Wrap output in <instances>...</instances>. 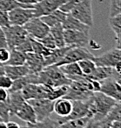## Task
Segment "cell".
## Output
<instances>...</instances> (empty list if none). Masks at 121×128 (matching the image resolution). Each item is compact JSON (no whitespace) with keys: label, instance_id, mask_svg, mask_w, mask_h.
Wrapping results in <instances>:
<instances>
[{"label":"cell","instance_id":"1","mask_svg":"<svg viewBox=\"0 0 121 128\" xmlns=\"http://www.w3.org/2000/svg\"><path fill=\"white\" fill-rule=\"evenodd\" d=\"M117 103H118L117 100L101 92H95L91 97L87 116L92 118V121H99L108 114Z\"/></svg>","mask_w":121,"mask_h":128},{"label":"cell","instance_id":"2","mask_svg":"<svg viewBox=\"0 0 121 128\" xmlns=\"http://www.w3.org/2000/svg\"><path fill=\"white\" fill-rule=\"evenodd\" d=\"M72 80L65 76L58 66H49L37 73V84L58 88L61 86H69Z\"/></svg>","mask_w":121,"mask_h":128},{"label":"cell","instance_id":"3","mask_svg":"<svg viewBox=\"0 0 121 128\" xmlns=\"http://www.w3.org/2000/svg\"><path fill=\"white\" fill-rule=\"evenodd\" d=\"M70 14L89 27L93 25V13H92V0H81L70 11Z\"/></svg>","mask_w":121,"mask_h":128},{"label":"cell","instance_id":"4","mask_svg":"<svg viewBox=\"0 0 121 128\" xmlns=\"http://www.w3.org/2000/svg\"><path fill=\"white\" fill-rule=\"evenodd\" d=\"M34 109L37 117V121H43L51 118L52 114L54 112L55 100L49 99H32L26 100Z\"/></svg>","mask_w":121,"mask_h":128},{"label":"cell","instance_id":"5","mask_svg":"<svg viewBox=\"0 0 121 128\" xmlns=\"http://www.w3.org/2000/svg\"><path fill=\"white\" fill-rule=\"evenodd\" d=\"M3 30L9 50L16 48L29 36L27 31L24 29L23 26L10 25L9 27L3 28Z\"/></svg>","mask_w":121,"mask_h":128},{"label":"cell","instance_id":"6","mask_svg":"<svg viewBox=\"0 0 121 128\" xmlns=\"http://www.w3.org/2000/svg\"><path fill=\"white\" fill-rule=\"evenodd\" d=\"M93 57L94 56L86 48V47H71L65 53V56L54 66L59 67L64 64L77 62L81 60H92Z\"/></svg>","mask_w":121,"mask_h":128},{"label":"cell","instance_id":"7","mask_svg":"<svg viewBox=\"0 0 121 128\" xmlns=\"http://www.w3.org/2000/svg\"><path fill=\"white\" fill-rule=\"evenodd\" d=\"M121 48H113L99 56H94L92 62L97 67L114 68L121 64Z\"/></svg>","mask_w":121,"mask_h":128},{"label":"cell","instance_id":"8","mask_svg":"<svg viewBox=\"0 0 121 128\" xmlns=\"http://www.w3.org/2000/svg\"><path fill=\"white\" fill-rule=\"evenodd\" d=\"M23 27L27 31L29 36L36 40L43 38L50 32V27H48L40 18H32L24 24Z\"/></svg>","mask_w":121,"mask_h":128},{"label":"cell","instance_id":"9","mask_svg":"<svg viewBox=\"0 0 121 128\" xmlns=\"http://www.w3.org/2000/svg\"><path fill=\"white\" fill-rule=\"evenodd\" d=\"M52 88H54L43 84H27L21 90V93L25 100L32 99H49V94Z\"/></svg>","mask_w":121,"mask_h":128},{"label":"cell","instance_id":"10","mask_svg":"<svg viewBox=\"0 0 121 128\" xmlns=\"http://www.w3.org/2000/svg\"><path fill=\"white\" fill-rule=\"evenodd\" d=\"M99 92L104 94L114 99L118 102H120L121 98V82L120 77H111L106 80H101Z\"/></svg>","mask_w":121,"mask_h":128},{"label":"cell","instance_id":"11","mask_svg":"<svg viewBox=\"0 0 121 128\" xmlns=\"http://www.w3.org/2000/svg\"><path fill=\"white\" fill-rule=\"evenodd\" d=\"M64 39L65 45L71 47H86L90 42L89 31L65 30Z\"/></svg>","mask_w":121,"mask_h":128},{"label":"cell","instance_id":"12","mask_svg":"<svg viewBox=\"0 0 121 128\" xmlns=\"http://www.w3.org/2000/svg\"><path fill=\"white\" fill-rule=\"evenodd\" d=\"M91 98L85 100H72V108L69 115L65 117H61L56 120L57 124L59 125L64 122L67 121L73 118H82L85 116H87L89 112V106H90Z\"/></svg>","mask_w":121,"mask_h":128},{"label":"cell","instance_id":"13","mask_svg":"<svg viewBox=\"0 0 121 128\" xmlns=\"http://www.w3.org/2000/svg\"><path fill=\"white\" fill-rule=\"evenodd\" d=\"M8 16L11 25L23 26L30 19L35 18V11L31 8L18 7L9 11Z\"/></svg>","mask_w":121,"mask_h":128},{"label":"cell","instance_id":"14","mask_svg":"<svg viewBox=\"0 0 121 128\" xmlns=\"http://www.w3.org/2000/svg\"><path fill=\"white\" fill-rule=\"evenodd\" d=\"M66 1L67 0H43L37 2L32 5V9L35 11V18L51 14L56 10H58Z\"/></svg>","mask_w":121,"mask_h":128},{"label":"cell","instance_id":"15","mask_svg":"<svg viewBox=\"0 0 121 128\" xmlns=\"http://www.w3.org/2000/svg\"><path fill=\"white\" fill-rule=\"evenodd\" d=\"M86 77L91 79V80L101 82V80H106V79L111 78V77H120V74L117 72L114 68L96 67L95 70L92 72V74Z\"/></svg>","mask_w":121,"mask_h":128},{"label":"cell","instance_id":"16","mask_svg":"<svg viewBox=\"0 0 121 128\" xmlns=\"http://www.w3.org/2000/svg\"><path fill=\"white\" fill-rule=\"evenodd\" d=\"M25 64L28 68L32 73H38L45 68L44 65V57L40 54H37L34 52H30L26 54Z\"/></svg>","mask_w":121,"mask_h":128},{"label":"cell","instance_id":"17","mask_svg":"<svg viewBox=\"0 0 121 128\" xmlns=\"http://www.w3.org/2000/svg\"><path fill=\"white\" fill-rule=\"evenodd\" d=\"M15 115H17L20 120H24L26 123H35V122H37L35 111L32 108V106L26 100L18 108V110L16 112Z\"/></svg>","mask_w":121,"mask_h":128},{"label":"cell","instance_id":"18","mask_svg":"<svg viewBox=\"0 0 121 128\" xmlns=\"http://www.w3.org/2000/svg\"><path fill=\"white\" fill-rule=\"evenodd\" d=\"M5 74L8 77H10L12 80H17V79L22 78L24 76L31 74V71L28 68V67L24 64V65L19 66H5Z\"/></svg>","mask_w":121,"mask_h":128},{"label":"cell","instance_id":"19","mask_svg":"<svg viewBox=\"0 0 121 128\" xmlns=\"http://www.w3.org/2000/svg\"><path fill=\"white\" fill-rule=\"evenodd\" d=\"M71 46H65L62 47V48H56L54 50H52L51 54L48 56H45L44 57V65L45 68L49 67V66L55 65L62 59V58L65 56L66 52L68 51L70 48Z\"/></svg>","mask_w":121,"mask_h":128},{"label":"cell","instance_id":"20","mask_svg":"<svg viewBox=\"0 0 121 128\" xmlns=\"http://www.w3.org/2000/svg\"><path fill=\"white\" fill-rule=\"evenodd\" d=\"M25 101L22 95L21 91H15V92H9L8 99H7V104L10 108L11 115H15L16 112L18 110L23 103Z\"/></svg>","mask_w":121,"mask_h":128},{"label":"cell","instance_id":"21","mask_svg":"<svg viewBox=\"0 0 121 128\" xmlns=\"http://www.w3.org/2000/svg\"><path fill=\"white\" fill-rule=\"evenodd\" d=\"M64 30H79V31H90L91 27L86 25L85 24L73 18L70 13H68L65 19L62 22Z\"/></svg>","mask_w":121,"mask_h":128},{"label":"cell","instance_id":"22","mask_svg":"<svg viewBox=\"0 0 121 128\" xmlns=\"http://www.w3.org/2000/svg\"><path fill=\"white\" fill-rule=\"evenodd\" d=\"M72 108V101L65 98H59L56 100L54 103V112L61 117H65L69 115Z\"/></svg>","mask_w":121,"mask_h":128},{"label":"cell","instance_id":"23","mask_svg":"<svg viewBox=\"0 0 121 128\" xmlns=\"http://www.w3.org/2000/svg\"><path fill=\"white\" fill-rule=\"evenodd\" d=\"M68 13H65L64 11L58 10H56L55 11L52 12L51 14L45 15V16H40V19L46 24L48 27H52L58 24H62L64 20L65 19L66 16Z\"/></svg>","mask_w":121,"mask_h":128},{"label":"cell","instance_id":"24","mask_svg":"<svg viewBox=\"0 0 121 128\" xmlns=\"http://www.w3.org/2000/svg\"><path fill=\"white\" fill-rule=\"evenodd\" d=\"M58 68L65 74V76L71 80H77L79 76L83 75L77 62H71V63L64 64V65L59 66Z\"/></svg>","mask_w":121,"mask_h":128},{"label":"cell","instance_id":"25","mask_svg":"<svg viewBox=\"0 0 121 128\" xmlns=\"http://www.w3.org/2000/svg\"><path fill=\"white\" fill-rule=\"evenodd\" d=\"M91 120L92 118L88 116H85V117L78 118H73V120H67L64 123L58 125L57 128H84L88 125Z\"/></svg>","mask_w":121,"mask_h":128},{"label":"cell","instance_id":"26","mask_svg":"<svg viewBox=\"0 0 121 128\" xmlns=\"http://www.w3.org/2000/svg\"><path fill=\"white\" fill-rule=\"evenodd\" d=\"M64 31L65 30L61 24H58L50 28V33L52 34L55 40L57 48H62L66 46L65 39H64Z\"/></svg>","mask_w":121,"mask_h":128},{"label":"cell","instance_id":"27","mask_svg":"<svg viewBox=\"0 0 121 128\" xmlns=\"http://www.w3.org/2000/svg\"><path fill=\"white\" fill-rule=\"evenodd\" d=\"M26 54L20 52L15 48L10 50V58L5 65L9 66H19L25 63Z\"/></svg>","mask_w":121,"mask_h":128},{"label":"cell","instance_id":"28","mask_svg":"<svg viewBox=\"0 0 121 128\" xmlns=\"http://www.w3.org/2000/svg\"><path fill=\"white\" fill-rule=\"evenodd\" d=\"M121 15H116L114 16L109 18V24H110L111 30L115 34V39H116V48H120V30H121Z\"/></svg>","mask_w":121,"mask_h":128},{"label":"cell","instance_id":"29","mask_svg":"<svg viewBox=\"0 0 121 128\" xmlns=\"http://www.w3.org/2000/svg\"><path fill=\"white\" fill-rule=\"evenodd\" d=\"M56 121L52 120L51 118H48L43 121H37L35 123H26L24 126H20V128H57Z\"/></svg>","mask_w":121,"mask_h":128},{"label":"cell","instance_id":"30","mask_svg":"<svg viewBox=\"0 0 121 128\" xmlns=\"http://www.w3.org/2000/svg\"><path fill=\"white\" fill-rule=\"evenodd\" d=\"M32 5H25L22 4L18 3L16 0H0V10L9 12L10 10H13L18 7H24V8H31L32 9Z\"/></svg>","mask_w":121,"mask_h":128},{"label":"cell","instance_id":"31","mask_svg":"<svg viewBox=\"0 0 121 128\" xmlns=\"http://www.w3.org/2000/svg\"><path fill=\"white\" fill-rule=\"evenodd\" d=\"M78 63V66L81 69V72H82L83 75L85 76H89L92 74L94 70H95L96 67L97 66L95 65V63L92 62V60H81V61L77 62Z\"/></svg>","mask_w":121,"mask_h":128},{"label":"cell","instance_id":"32","mask_svg":"<svg viewBox=\"0 0 121 128\" xmlns=\"http://www.w3.org/2000/svg\"><path fill=\"white\" fill-rule=\"evenodd\" d=\"M31 46H32V52H34V53L40 54L43 57H45V56H48L51 54V52H52V50L47 48L40 42H38V41L32 38V37H31Z\"/></svg>","mask_w":121,"mask_h":128},{"label":"cell","instance_id":"33","mask_svg":"<svg viewBox=\"0 0 121 128\" xmlns=\"http://www.w3.org/2000/svg\"><path fill=\"white\" fill-rule=\"evenodd\" d=\"M68 91V86H61L58 88H54L51 90L49 94V100H56L59 98H63Z\"/></svg>","mask_w":121,"mask_h":128},{"label":"cell","instance_id":"34","mask_svg":"<svg viewBox=\"0 0 121 128\" xmlns=\"http://www.w3.org/2000/svg\"><path fill=\"white\" fill-rule=\"evenodd\" d=\"M37 41L40 42L45 47H46V48H49V50H54V48H57L55 40H54L53 36H52V35L50 33V32H49L45 36H44L41 39H38Z\"/></svg>","mask_w":121,"mask_h":128},{"label":"cell","instance_id":"35","mask_svg":"<svg viewBox=\"0 0 121 128\" xmlns=\"http://www.w3.org/2000/svg\"><path fill=\"white\" fill-rule=\"evenodd\" d=\"M15 50H18L20 52H23L24 54L30 53V52H32V46H31V37L28 36L25 40L23 42L20 43L19 45L14 48Z\"/></svg>","mask_w":121,"mask_h":128},{"label":"cell","instance_id":"36","mask_svg":"<svg viewBox=\"0 0 121 128\" xmlns=\"http://www.w3.org/2000/svg\"><path fill=\"white\" fill-rule=\"evenodd\" d=\"M11 116L10 108L7 104V100L5 102H0V118L3 120V121L7 122L10 120Z\"/></svg>","mask_w":121,"mask_h":128},{"label":"cell","instance_id":"37","mask_svg":"<svg viewBox=\"0 0 121 128\" xmlns=\"http://www.w3.org/2000/svg\"><path fill=\"white\" fill-rule=\"evenodd\" d=\"M121 0H111L110 4V16H114L120 14Z\"/></svg>","mask_w":121,"mask_h":128},{"label":"cell","instance_id":"38","mask_svg":"<svg viewBox=\"0 0 121 128\" xmlns=\"http://www.w3.org/2000/svg\"><path fill=\"white\" fill-rule=\"evenodd\" d=\"M80 1L81 0H67L64 4L60 6L59 10L65 13H70V11L72 10Z\"/></svg>","mask_w":121,"mask_h":128},{"label":"cell","instance_id":"39","mask_svg":"<svg viewBox=\"0 0 121 128\" xmlns=\"http://www.w3.org/2000/svg\"><path fill=\"white\" fill-rule=\"evenodd\" d=\"M12 82L10 77H8L6 74H4L0 77V88H4V89L9 90L12 85Z\"/></svg>","mask_w":121,"mask_h":128},{"label":"cell","instance_id":"40","mask_svg":"<svg viewBox=\"0 0 121 128\" xmlns=\"http://www.w3.org/2000/svg\"><path fill=\"white\" fill-rule=\"evenodd\" d=\"M10 58V50L7 48H0V64L5 66Z\"/></svg>","mask_w":121,"mask_h":128},{"label":"cell","instance_id":"41","mask_svg":"<svg viewBox=\"0 0 121 128\" xmlns=\"http://www.w3.org/2000/svg\"><path fill=\"white\" fill-rule=\"evenodd\" d=\"M11 25L10 20H9L8 12L0 10V27L6 28Z\"/></svg>","mask_w":121,"mask_h":128},{"label":"cell","instance_id":"42","mask_svg":"<svg viewBox=\"0 0 121 128\" xmlns=\"http://www.w3.org/2000/svg\"><path fill=\"white\" fill-rule=\"evenodd\" d=\"M0 48H8L5 32H4L3 28H1V27H0Z\"/></svg>","mask_w":121,"mask_h":128},{"label":"cell","instance_id":"43","mask_svg":"<svg viewBox=\"0 0 121 128\" xmlns=\"http://www.w3.org/2000/svg\"><path fill=\"white\" fill-rule=\"evenodd\" d=\"M9 95L8 90L4 89V88H0V102H5L7 100Z\"/></svg>","mask_w":121,"mask_h":128},{"label":"cell","instance_id":"44","mask_svg":"<svg viewBox=\"0 0 121 128\" xmlns=\"http://www.w3.org/2000/svg\"><path fill=\"white\" fill-rule=\"evenodd\" d=\"M121 125H120V120H113L110 123L108 128H120Z\"/></svg>","mask_w":121,"mask_h":128},{"label":"cell","instance_id":"45","mask_svg":"<svg viewBox=\"0 0 121 128\" xmlns=\"http://www.w3.org/2000/svg\"><path fill=\"white\" fill-rule=\"evenodd\" d=\"M16 1H18V3L22 4H25V5H31L37 3L36 0H16Z\"/></svg>","mask_w":121,"mask_h":128},{"label":"cell","instance_id":"46","mask_svg":"<svg viewBox=\"0 0 121 128\" xmlns=\"http://www.w3.org/2000/svg\"><path fill=\"white\" fill-rule=\"evenodd\" d=\"M6 126L7 128H20V126L18 125V123L13 122V121H10V120L6 122Z\"/></svg>","mask_w":121,"mask_h":128},{"label":"cell","instance_id":"47","mask_svg":"<svg viewBox=\"0 0 121 128\" xmlns=\"http://www.w3.org/2000/svg\"><path fill=\"white\" fill-rule=\"evenodd\" d=\"M5 74V66H0V77L2 75Z\"/></svg>","mask_w":121,"mask_h":128},{"label":"cell","instance_id":"48","mask_svg":"<svg viewBox=\"0 0 121 128\" xmlns=\"http://www.w3.org/2000/svg\"><path fill=\"white\" fill-rule=\"evenodd\" d=\"M0 128H7V126H6V122H5V121H0Z\"/></svg>","mask_w":121,"mask_h":128},{"label":"cell","instance_id":"49","mask_svg":"<svg viewBox=\"0 0 121 128\" xmlns=\"http://www.w3.org/2000/svg\"><path fill=\"white\" fill-rule=\"evenodd\" d=\"M84 128H92V120H91V121L89 122V124L87 126H86V127H84Z\"/></svg>","mask_w":121,"mask_h":128},{"label":"cell","instance_id":"50","mask_svg":"<svg viewBox=\"0 0 121 128\" xmlns=\"http://www.w3.org/2000/svg\"><path fill=\"white\" fill-rule=\"evenodd\" d=\"M37 2H39V1H43V0H36Z\"/></svg>","mask_w":121,"mask_h":128},{"label":"cell","instance_id":"51","mask_svg":"<svg viewBox=\"0 0 121 128\" xmlns=\"http://www.w3.org/2000/svg\"><path fill=\"white\" fill-rule=\"evenodd\" d=\"M0 121H3V120H2V118H0Z\"/></svg>","mask_w":121,"mask_h":128}]
</instances>
